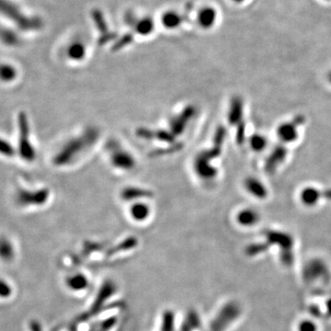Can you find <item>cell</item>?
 I'll return each instance as SVG.
<instances>
[{
  "instance_id": "cell-9",
  "label": "cell",
  "mask_w": 331,
  "mask_h": 331,
  "mask_svg": "<svg viewBox=\"0 0 331 331\" xmlns=\"http://www.w3.org/2000/svg\"><path fill=\"white\" fill-rule=\"evenodd\" d=\"M15 255V249L10 240L2 237L0 238V258L4 261L11 260Z\"/></svg>"
},
{
  "instance_id": "cell-10",
  "label": "cell",
  "mask_w": 331,
  "mask_h": 331,
  "mask_svg": "<svg viewBox=\"0 0 331 331\" xmlns=\"http://www.w3.org/2000/svg\"><path fill=\"white\" fill-rule=\"evenodd\" d=\"M238 220L243 225H253L258 222V214L253 209H245L240 212Z\"/></svg>"
},
{
  "instance_id": "cell-8",
  "label": "cell",
  "mask_w": 331,
  "mask_h": 331,
  "mask_svg": "<svg viewBox=\"0 0 331 331\" xmlns=\"http://www.w3.org/2000/svg\"><path fill=\"white\" fill-rule=\"evenodd\" d=\"M286 156V149L282 147H276L271 154L267 162V169L273 171L281 163Z\"/></svg>"
},
{
  "instance_id": "cell-19",
  "label": "cell",
  "mask_w": 331,
  "mask_h": 331,
  "mask_svg": "<svg viewBox=\"0 0 331 331\" xmlns=\"http://www.w3.org/2000/svg\"><path fill=\"white\" fill-rule=\"evenodd\" d=\"M12 289L11 286L8 282L4 281L3 279H0V298L9 297L11 295Z\"/></svg>"
},
{
  "instance_id": "cell-14",
  "label": "cell",
  "mask_w": 331,
  "mask_h": 331,
  "mask_svg": "<svg viewBox=\"0 0 331 331\" xmlns=\"http://www.w3.org/2000/svg\"><path fill=\"white\" fill-rule=\"evenodd\" d=\"M242 114V103L239 99H234L232 102L231 110L229 113V120L231 123H238Z\"/></svg>"
},
{
  "instance_id": "cell-22",
  "label": "cell",
  "mask_w": 331,
  "mask_h": 331,
  "mask_svg": "<svg viewBox=\"0 0 331 331\" xmlns=\"http://www.w3.org/2000/svg\"><path fill=\"white\" fill-rule=\"evenodd\" d=\"M326 1H331V0H326Z\"/></svg>"
},
{
  "instance_id": "cell-3",
  "label": "cell",
  "mask_w": 331,
  "mask_h": 331,
  "mask_svg": "<svg viewBox=\"0 0 331 331\" xmlns=\"http://www.w3.org/2000/svg\"><path fill=\"white\" fill-rule=\"evenodd\" d=\"M218 19V12L215 7L203 6L199 8L196 14V22L200 28L210 30L215 27Z\"/></svg>"
},
{
  "instance_id": "cell-11",
  "label": "cell",
  "mask_w": 331,
  "mask_h": 331,
  "mask_svg": "<svg viewBox=\"0 0 331 331\" xmlns=\"http://www.w3.org/2000/svg\"><path fill=\"white\" fill-rule=\"evenodd\" d=\"M17 76L16 69L10 65H0V81L4 83L12 82Z\"/></svg>"
},
{
  "instance_id": "cell-15",
  "label": "cell",
  "mask_w": 331,
  "mask_h": 331,
  "mask_svg": "<svg viewBox=\"0 0 331 331\" xmlns=\"http://www.w3.org/2000/svg\"><path fill=\"white\" fill-rule=\"evenodd\" d=\"M114 164L116 166H125V167H128V166H131L133 164V160L132 159V157H130L128 154H124V153H120L118 154L114 159Z\"/></svg>"
},
{
  "instance_id": "cell-13",
  "label": "cell",
  "mask_w": 331,
  "mask_h": 331,
  "mask_svg": "<svg viewBox=\"0 0 331 331\" xmlns=\"http://www.w3.org/2000/svg\"><path fill=\"white\" fill-rule=\"evenodd\" d=\"M267 139L261 134H254L250 138V147L256 152H260L264 150L267 147Z\"/></svg>"
},
{
  "instance_id": "cell-21",
  "label": "cell",
  "mask_w": 331,
  "mask_h": 331,
  "mask_svg": "<svg viewBox=\"0 0 331 331\" xmlns=\"http://www.w3.org/2000/svg\"><path fill=\"white\" fill-rule=\"evenodd\" d=\"M328 78H329V81L331 83V72H330V74L328 75Z\"/></svg>"
},
{
  "instance_id": "cell-2",
  "label": "cell",
  "mask_w": 331,
  "mask_h": 331,
  "mask_svg": "<svg viewBox=\"0 0 331 331\" xmlns=\"http://www.w3.org/2000/svg\"><path fill=\"white\" fill-rule=\"evenodd\" d=\"M17 203L20 206L28 205H41L48 198V191L46 190L31 191L24 189L18 190L16 193Z\"/></svg>"
},
{
  "instance_id": "cell-4",
  "label": "cell",
  "mask_w": 331,
  "mask_h": 331,
  "mask_svg": "<svg viewBox=\"0 0 331 331\" xmlns=\"http://www.w3.org/2000/svg\"><path fill=\"white\" fill-rule=\"evenodd\" d=\"M304 117L295 118L293 122L281 124L277 129V135L283 143H293L298 137V125L303 123Z\"/></svg>"
},
{
  "instance_id": "cell-5",
  "label": "cell",
  "mask_w": 331,
  "mask_h": 331,
  "mask_svg": "<svg viewBox=\"0 0 331 331\" xmlns=\"http://www.w3.org/2000/svg\"><path fill=\"white\" fill-rule=\"evenodd\" d=\"M245 186L248 192L257 198L264 199L268 194V190L266 189L264 184L255 178L252 177L248 178L245 182Z\"/></svg>"
},
{
  "instance_id": "cell-6",
  "label": "cell",
  "mask_w": 331,
  "mask_h": 331,
  "mask_svg": "<svg viewBox=\"0 0 331 331\" xmlns=\"http://www.w3.org/2000/svg\"><path fill=\"white\" fill-rule=\"evenodd\" d=\"M321 197L320 190L314 187H307L301 191L300 199L302 202L307 206H314Z\"/></svg>"
},
{
  "instance_id": "cell-18",
  "label": "cell",
  "mask_w": 331,
  "mask_h": 331,
  "mask_svg": "<svg viewBox=\"0 0 331 331\" xmlns=\"http://www.w3.org/2000/svg\"><path fill=\"white\" fill-rule=\"evenodd\" d=\"M86 283H87L86 279L80 275L73 276L69 281V284L73 289H82L86 286Z\"/></svg>"
},
{
  "instance_id": "cell-20",
  "label": "cell",
  "mask_w": 331,
  "mask_h": 331,
  "mask_svg": "<svg viewBox=\"0 0 331 331\" xmlns=\"http://www.w3.org/2000/svg\"><path fill=\"white\" fill-rule=\"evenodd\" d=\"M233 2L235 3H238V4H241V3H244L246 0H232Z\"/></svg>"
},
{
  "instance_id": "cell-7",
  "label": "cell",
  "mask_w": 331,
  "mask_h": 331,
  "mask_svg": "<svg viewBox=\"0 0 331 331\" xmlns=\"http://www.w3.org/2000/svg\"><path fill=\"white\" fill-rule=\"evenodd\" d=\"M161 23L164 25L166 29L175 30L182 24V18L178 12L168 10L161 16Z\"/></svg>"
},
{
  "instance_id": "cell-16",
  "label": "cell",
  "mask_w": 331,
  "mask_h": 331,
  "mask_svg": "<svg viewBox=\"0 0 331 331\" xmlns=\"http://www.w3.org/2000/svg\"><path fill=\"white\" fill-rule=\"evenodd\" d=\"M0 155L7 157L15 156V149L8 142L2 138H0Z\"/></svg>"
},
{
  "instance_id": "cell-1",
  "label": "cell",
  "mask_w": 331,
  "mask_h": 331,
  "mask_svg": "<svg viewBox=\"0 0 331 331\" xmlns=\"http://www.w3.org/2000/svg\"><path fill=\"white\" fill-rule=\"evenodd\" d=\"M18 127H19V140H18L19 155L24 160L33 161L35 158V151L30 141V130L27 116L25 115L23 112H20L18 115Z\"/></svg>"
},
{
  "instance_id": "cell-12",
  "label": "cell",
  "mask_w": 331,
  "mask_h": 331,
  "mask_svg": "<svg viewBox=\"0 0 331 331\" xmlns=\"http://www.w3.org/2000/svg\"><path fill=\"white\" fill-rule=\"evenodd\" d=\"M86 54V50H85V46L83 45L81 42H73L71 44V46L69 47V56L72 58L73 60H80L84 57Z\"/></svg>"
},
{
  "instance_id": "cell-17",
  "label": "cell",
  "mask_w": 331,
  "mask_h": 331,
  "mask_svg": "<svg viewBox=\"0 0 331 331\" xmlns=\"http://www.w3.org/2000/svg\"><path fill=\"white\" fill-rule=\"evenodd\" d=\"M132 213L136 219H144L148 215V208L144 204H137L132 208Z\"/></svg>"
}]
</instances>
